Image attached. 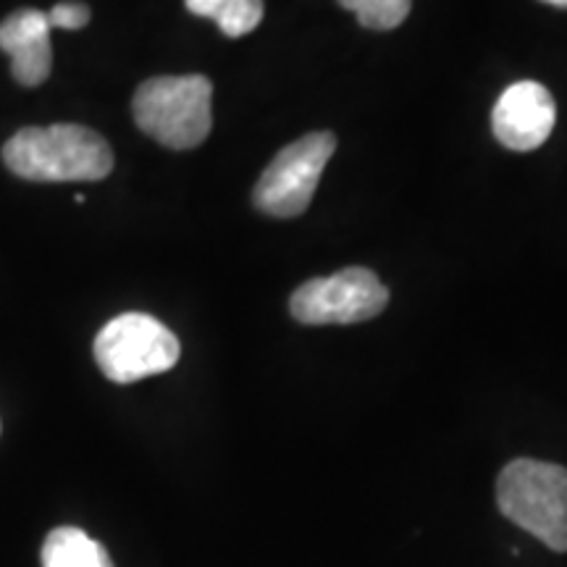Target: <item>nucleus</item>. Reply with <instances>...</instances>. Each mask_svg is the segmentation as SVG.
<instances>
[{
  "label": "nucleus",
  "instance_id": "3",
  "mask_svg": "<svg viewBox=\"0 0 567 567\" xmlns=\"http://www.w3.org/2000/svg\"><path fill=\"white\" fill-rule=\"evenodd\" d=\"M496 505L517 528L555 551H567V467L513 460L496 478Z\"/></svg>",
  "mask_w": 567,
  "mask_h": 567
},
{
  "label": "nucleus",
  "instance_id": "9",
  "mask_svg": "<svg viewBox=\"0 0 567 567\" xmlns=\"http://www.w3.org/2000/svg\"><path fill=\"white\" fill-rule=\"evenodd\" d=\"M42 567H113L103 544L80 528H55L42 544Z\"/></svg>",
  "mask_w": 567,
  "mask_h": 567
},
{
  "label": "nucleus",
  "instance_id": "8",
  "mask_svg": "<svg viewBox=\"0 0 567 567\" xmlns=\"http://www.w3.org/2000/svg\"><path fill=\"white\" fill-rule=\"evenodd\" d=\"M0 48L11 55L13 80L24 87H38L51 76L53 45L48 13L21 9L0 24Z\"/></svg>",
  "mask_w": 567,
  "mask_h": 567
},
{
  "label": "nucleus",
  "instance_id": "12",
  "mask_svg": "<svg viewBox=\"0 0 567 567\" xmlns=\"http://www.w3.org/2000/svg\"><path fill=\"white\" fill-rule=\"evenodd\" d=\"M90 21V9L84 3H59L48 11V24L59 30H82Z\"/></svg>",
  "mask_w": 567,
  "mask_h": 567
},
{
  "label": "nucleus",
  "instance_id": "1",
  "mask_svg": "<svg viewBox=\"0 0 567 567\" xmlns=\"http://www.w3.org/2000/svg\"><path fill=\"white\" fill-rule=\"evenodd\" d=\"M3 161L27 182H101L113 172V151L80 124L30 126L6 142Z\"/></svg>",
  "mask_w": 567,
  "mask_h": 567
},
{
  "label": "nucleus",
  "instance_id": "6",
  "mask_svg": "<svg viewBox=\"0 0 567 567\" xmlns=\"http://www.w3.org/2000/svg\"><path fill=\"white\" fill-rule=\"evenodd\" d=\"M389 305V292L371 268L352 266L326 279H310L295 289L289 310L305 326L363 323Z\"/></svg>",
  "mask_w": 567,
  "mask_h": 567
},
{
  "label": "nucleus",
  "instance_id": "5",
  "mask_svg": "<svg viewBox=\"0 0 567 567\" xmlns=\"http://www.w3.org/2000/svg\"><path fill=\"white\" fill-rule=\"evenodd\" d=\"M334 151L337 137L331 132L305 134L284 147L255 184V208L276 218H295L308 210Z\"/></svg>",
  "mask_w": 567,
  "mask_h": 567
},
{
  "label": "nucleus",
  "instance_id": "10",
  "mask_svg": "<svg viewBox=\"0 0 567 567\" xmlns=\"http://www.w3.org/2000/svg\"><path fill=\"white\" fill-rule=\"evenodd\" d=\"M189 13L216 21L226 38H245L264 21V0H184Z\"/></svg>",
  "mask_w": 567,
  "mask_h": 567
},
{
  "label": "nucleus",
  "instance_id": "11",
  "mask_svg": "<svg viewBox=\"0 0 567 567\" xmlns=\"http://www.w3.org/2000/svg\"><path fill=\"white\" fill-rule=\"evenodd\" d=\"M339 6L352 11L368 30H394L408 19L413 0H339Z\"/></svg>",
  "mask_w": 567,
  "mask_h": 567
},
{
  "label": "nucleus",
  "instance_id": "13",
  "mask_svg": "<svg viewBox=\"0 0 567 567\" xmlns=\"http://www.w3.org/2000/svg\"><path fill=\"white\" fill-rule=\"evenodd\" d=\"M547 6H557V9H567V0H542Z\"/></svg>",
  "mask_w": 567,
  "mask_h": 567
},
{
  "label": "nucleus",
  "instance_id": "2",
  "mask_svg": "<svg viewBox=\"0 0 567 567\" xmlns=\"http://www.w3.org/2000/svg\"><path fill=\"white\" fill-rule=\"evenodd\" d=\"M134 122L172 151L203 145L213 130V84L203 74L153 76L132 101Z\"/></svg>",
  "mask_w": 567,
  "mask_h": 567
},
{
  "label": "nucleus",
  "instance_id": "4",
  "mask_svg": "<svg viewBox=\"0 0 567 567\" xmlns=\"http://www.w3.org/2000/svg\"><path fill=\"white\" fill-rule=\"evenodd\" d=\"M95 363L113 384H134L179 363V339L147 313L116 316L95 337Z\"/></svg>",
  "mask_w": 567,
  "mask_h": 567
},
{
  "label": "nucleus",
  "instance_id": "7",
  "mask_svg": "<svg viewBox=\"0 0 567 567\" xmlns=\"http://www.w3.org/2000/svg\"><path fill=\"white\" fill-rule=\"evenodd\" d=\"M555 97L544 84L530 80L509 84L492 113L494 137L517 153L542 147L555 130Z\"/></svg>",
  "mask_w": 567,
  "mask_h": 567
}]
</instances>
